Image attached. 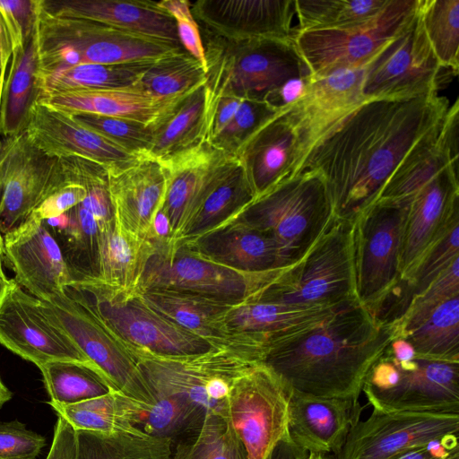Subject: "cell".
<instances>
[{
    "label": "cell",
    "instance_id": "obj_33",
    "mask_svg": "<svg viewBox=\"0 0 459 459\" xmlns=\"http://www.w3.org/2000/svg\"><path fill=\"white\" fill-rule=\"evenodd\" d=\"M255 199L253 188L237 159L210 188L169 245H192L205 235L238 219Z\"/></svg>",
    "mask_w": 459,
    "mask_h": 459
},
{
    "label": "cell",
    "instance_id": "obj_48",
    "mask_svg": "<svg viewBox=\"0 0 459 459\" xmlns=\"http://www.w3.org/2000/svg\"><path fill=\"white\" fill-rule=\"evenodd\" d=\"M117 393L84 400L72 404H49L75 430L102 434L126 432L145 434L132 427L122 416Z\"/></svg>",
    "mask_w": 459,
    "mask_h": 459
},
{
    "label": "cell",
    "instance_id": "obj_53",
    "mask_svg": "<svg viewBox=\"0 0 459 459\" xmlns=\"http://www.w3.org/2000/svg\"><path fill=\"white\" fill-rule=\"evenodd\" d=\"M45 446V437L25 424L0 422V459H36Z\"/></svg>",
    "mask_w": 459,
    "mask_h": 459
},
{
    "label": "cell",
    "instance_id": "obj_58",
    "mask_svg": "<svg viewBox=\"0 0 459 459\" xmlns=\"http://www.w3.org/2000/svg\"><path fill=\"white\" fill-rule=\"evenodd\" d=\"M459 435H450L406 451L393 459H444L459 448Z\"/></svg>",
    "mask_w": 459,
    "mask_h": 459
},
{
    "label": "cell",
    "instance_id": "obj_43",
    "mask_svg": "<svg viewBox=\"0 0 459 459\" xmlns=\"http://www.w3.org/2000/svg\"><path fill=\"white\" fill-rule=\"evenodd\" d=\"M458 257L459 215H456L402 276L401 283L396 289L401 290V318L411 299L422 293Z\"/></svg>",
    "mask_w": 459,
    "mask_h": 459
},
{
    "label": "cell",
    "instance_id": "obj_26",
    "mask_svg": "<svg viewBox=\"0 0 459 459\" xmlns=\"http://www.w3.org/2000/svg\"><path fill=\"white\" fill-rule=\"evenodd\" d=\"M301 153L298 128L289 113L281 110L250 135L235 156L256 199L294 173Z\"/></svg>",
    "mask_w": 459,
    "mask_h": 459
},
{
    "label": "cell",
    "instance_id": "obj_45",
    "mask_svg": "<svg viewBox=\"0 0 459 459\" xmlns=\"http://www.w3.org/2000/svg\"><path fill=\"white\" fill-rule=\"evenodd\" d=\"M390 0H295L297 32L338 29L364 22L377 15Z\"/></svg>",
    "mask_w": 459,
    "mask_h": 459
},
{
    "label": "cell",
    "instance_id": "obj_56",
    "mask_svg": "<svg viewBox=\"0 0 459 459\" xmlns=\"http://www.w3.org/2000/svg\"><path fill=\"white\" fill-rule=\"evenodd\" d=\"M46 459H76V431L58 416L53 442Z\"/></svg>",
    "mask_w": 459,
    "mask_h": 459
},
{
    "label": "cell",
    "instance_id": "obj_41",
    "mask_svg": "<svg viewBox=\"0 0 459 459\" xmlns=\"http://www.w3.org/2000/svg\"><path fill=\"white\" fill-rule=\"evenodd\" d=\"M402 338L418 357L459 362V296L440 304Z\"/></svg>",
    "mask_w": 459,
    "mask_h": 459
},
{
    "label": "cell",
    "instance_id": "obj_36",
    "mask_svg": "<svg viewBox=\"0 0 459 459\" xmlns=\"http://www.w3.org/2000/svg\"><path fill=\"white\" fill-rule=\"evenodd\" d=\"M36 20L25 45L10 61L0 91V137L24 132L30 112L39 98L38 85Z\"/></svg>",
    "mask_w": 459,
    "mask_h": 459
},
{
    "label": "cell",
    "instance_id": "obj_51",
    "mask_svg": "<svg viewBox=\"0 0 459 459\" xmlns=\"http://www.w3.org/2000/svg\"><path fill=\"white\" fill-rule=\"evenodd\" d=\"M456 296H459V257L450 264L422 293L411 299L405 313L396 323L397 337H402L417 327L437 307Z\"/></svg>",
    "mask_w": 459,
    "mask_h": 459
},
{
    "label": "cell",
    "instance_id": "obj_11",
    "mask_svg": "<svg viewBox=\"0 0 459 459\" xmlns=\"http://www.w3.org/2000/svg\"><path fill=\"white\" fill-rule=\"evenodd\" d=\"M153 244L136 292L174 290L244 302L254 300L283 270L246 273L212 262L187 246Z\"/></svg>",
    "mask_w": 459,
    "mask_h": 459
},
{
    "label": "cell",
    "instance_id": "obj_23",
    "mask_svg": "<svg viewBox=\"0 0 459 459\" xmlns=\"http://www.w3.org/2000/svg\"><path fill=\"white\" fill-rule=\"evenodd\" d=\"M363 76L364 67L336 69L311 76L305 94L282 109L289 113L298 128L301 159L318 138L366 101L362 93Z\"/></svg>",
    "mask_w": 459,
    "mask_h": 459
},
{
    "label": "cell",
    "instance_id": "obj_7",
    "mask_svg": "<svg viewBox=\"0 0 459 459\" xmlns=\"http://www.w3.org/2000/svg\"><path fill=\"white\" fill-rule=\"evenodd\" d=\"M240 217L274 239L289 267L308 252L335 214L324 178L305 170L255 199Z\"/></svg>",
    "mask_w": 459,
    "mask_h": 459
},
{
    "label": "cell",
    "instance_id": "obj_21",
    "mask_svg": "<svg viewBox=\"0 0 459 459\" xmlns=\"http://www.w3.org/2000/svg\"><path fill=\"white\" fill-rule=\"evenodd\" d=\"M26 132L38 148L51 156H79L108 172L124 169L141 159L81 125L71 114L42 102L33 106Z\"/></svg>",
    "mask_w": 459,
    "mask_h": 459
},
{
    "label": "cell",
    "instance_id": "obj_4",
    "mask_svg": "<svg viewBox=\"0 0 459 459\" xmlns=\"http://www.w3.org/2000/svg\"><path fill=\"white\" fill-rule=\"evenodd\" d=\"M36 35L38 78L82 64L157 60L183 48L101 22L52 15L40 7L39 0Z\"/></svg>",
    "mask_w": 459,
    "mask_h": 459
},
{
    "label": "cell",
    "instance_id": "obj_31",
    "mask_svg": "<svg viewBox=\"0 0 459 459\" xmlns=\"http://www.w3.org/2000/svg\"><path fill=\"white\" fill-rule=\"evenodd\" d=\"M459 101L443 121L421 138L390 177L377 200L410 201L428 181L459 156Z\"/></svg>",
    "mask_w": 459,
    "mask_h": 459
},
{
    "label": "cell",
    "instance_id": "obj_30",
    "mask_svg": "<svg viewBox=\"0 0 459 459\" xmlns=\"http://www.w3.org/2000/svg\"><path fill=\"white\" fill-rule=\"evenodd\" d=\"M186 96L158 97L133 85L107 90L52 92L41 96L38 102L69 114L91 113L115 117L155 127L166 119Z\"/></svg>",
    "mask_w": 459,
    "mask_h": 459
},
{
    "label": "cell",
    "instance_id": "obj_32",
    "mask_svg": "<svg viewBox=\"0 0 459 459\" xmlns=\"http://www.w3.org/2000/svg\"><path fill=\"white\" fill-rule=\"evenodd\" d=\"M184 246L212 262L241 272L265 273L287 268L274 239L241 217L192 245Z\"/></svg>",
    "mask_w": 459,
    "mask_h": 459
},
{
    "label": "cell",
    "instance_id": "obj_50",
    "mask_svg": "<svg viewBox=\"0 0 459 459\" xmlns=\"http://www.w3.org/2000/svg\"><path fill=\"white\" fill-rule=\"evenodd\" d=\"M81 125L140 158L148 156L153 140V127L137 121L91 113H74Z\"/></svg>",
    "mask_w": 459,
    "mask_h": 459
},
{
    "label": "cell",
    "instance_id": "obj_28",
    "mask_svg": "<svg viewBox=\"0 0 459 459\" xmlns=\"http://www.w3.org/2000/svg\"><path fill=\"white\" fill-rule=\"evenodd\" d=\"M47 13L91 20L182 47L172 16L158 2L136 0H39Z\"/></svg>",
    "mask_w": 459,
    "mask_h": 459
},
{
    "label": "cell",
    "instance_id": "obj_34",
    "mask_svg": "<svg viewBox=\"0 0 459 459\" xmlns=\"http://www.w3.org/2000/svg\"><path fill=\"white\" fill-rule=\"evenodd\" d=\"M339 307H299L248 300L239 303L230 312L227 325L232 333H247L259 338L269 350L277 342L318 324Z\"/></svg>",
    "mask_w": 459,
    "mask_h": 459
},
{
    "label": "cell",
    "instance_id": "obj_16",
    "mask_svg": "<svg viewBox=\"0 0 459 459\" xmlns=\"http://www.w3.org/2000/svg\"><path fill=\"white\" fill-rule=\"evenodd\" d=\"M442 69L418 10L411 22L364 66L362 93L368 100L437 92Z\"/></svg>",
    "mask_w": 459,
    "mask_h": 459
},
{
    "label": "cell",
    "instance_id": "obj_38",
    "mask_svg": "<svg viewBox=\"0 0 459 459\" xmlns=\"http://www.w3.org/2000/svg\"><path fill=\"white\" fill-rule=\"evenodd\" d=\"M119 409L124 419L143 433L160 437L173 435L202 422L204 414L185 400L155 394V400L143 403L120 393L117 394Z\"/></svg>",
    "mask_w": 459,
    "mask_h": 459
},
{
    "label": "cell",
    "instance_id": "obj_25",
    "mask_svg": "<svg viewBox=\"0 0 459 459\" xmlns=\"http://www.w3.org/2000/svg\"><path fill=\"white\" fill-rule=\"evenodd\" d=\"M208 143L160 163L167 187L161 209L172 226L169 243L187 222L204 196L236 161Z\"/></svg>",
    "mask_w": 459,
    "mask_h": 459
},
{
    "label": "cell",
    "instance_id": "obj_60",
    "mask_svg": "<svg viewBox=\"0 0 459 459\" xmlns=\"http://www.w3.org/2000/svg\"><path fill=\"white\" fill-rule=\"evenodd\" d=\"M3 262H4V237L0 231V291L5 286L8 281V278L5 276V273L3 269Z\"/></svg>",
    "mask_w": 459,
    "mask_h": 459
},
{
    "label": "cell",
    "instance_id": "obj_22",
    "mask_svg": "<svg viewBox=\"0 0 459 459\" xmlns=\"http://www.w3.org/2000/svg\"><path fill=\"white\" fill-rule=\"evenodd\" d=\"M191 12L203 30L231 40L293 39L295 0H198Z\"/></svg>",
    "mask_w": 459,
    "mask_h": 459
},
{
    "label": "cell",
    "instance_id": "obj_6",
    "mask_svg": "<svg viewBox=\"0 0 459 459\" xmlns=\"http://www.w3.org/2000/svg\"><path fill=\"white\" fill-rule=\"evenodd\" d=\"M352 230V221L335 216L308 252L254 300L299 307H336L358 300Z\"/></svg>",
    "mask_w": 459,
    "mask_h": 459
},
{
    "label": "cell",
    "instance_id": "obj_1",
    "mask_svg": "<svg viewBox=\"0 0 459 459\" xmlns=\"http://www.w3.org/2000/svg\"><path fill=\"white\" fill-rule=\"evenodd\" d=\"M449 107L437 92L366 100L310 146L293 174L318 172L335 216L353 221L377 200L404 157L443 121Z\"/></svg>",
    "mask_w": 459,
    "mask_h": 459
},
{
    "label": "cell",
    "instance_id": "obj_44",
    "mask_svg": "<svg viewBox=\"0 0 459 459\" xmlns=\"http://www.w3.org/2000/svg\"><path fill=\"white\" fill-rule=\"evenodd\" d=\"M206 67L184 48L156 61L135 84L158 97L190 94L205 82Z\"/></svg>",
    "mask_w": 459,
    "mask_h": 459
},
{
    "label": "cell",
    "instance_id": "obj_46",
    "mask_svg": "<svg viewBox=\"0 0 459 459\" xmlns=\"http://www.w3.org/2000/svg\"><path fill=\"white\" fill-rule=\"evenodd\" d=\"M426 37L443 68L459 70V0H420Z\"/></svg>",
    "mask_w": 459,
    "mask_h": 459
},
{
    "label": "cell",
    "instance_id": "obj_42",
    "mask_svg": "<svg viewBox=\"0 0 459 459\" xmlns=\"http://www.w3.org/2000/svg\"><path fill=\"white\" fill-rule=\"evenodd\" d=\"M39 370L51 403L72 404L117 392L94 366L74 361H53Z\"/></svg>",
    "mask_w": 459,
    "mask_h": 459
},
{
    "label": "cell",
    "instance_id": "obj_15",
    "mask_svg": "<svg viewBox=\"0 0 459 459\" xmlns=\"http://www.w3.org/2000/svg\"><path fill=\"white\" fill-rule=\"evenodd\" d=\"M46 314L101 371L114 389L129 398L151 403L155 394L125 343L65 290L42 301Z\"/></svg>",
    "mask_w": 459,
    "mask_h": 459
},
{
    "label": "cell",
    "instance_id": "obj_17",
    "mask_svg": "<svg viewBox=\"0 0 459 459\" xmlns=\"http://www.w3.org/2000/svg\"><path fill=\"white\" fill-rule=\"evenodd\" d=\"M0 344L38 368L60 360L96 367L14 279L0 291Z\"/></svg>",
    "mask_w": 459,
    "mask_h": 459
},
{
    "label": "cell",
    "instance_id": "obj_55",
    "mask_svg": "<svg viewBox=\"0 0 459 459\" xmlns=\"http://www.w3.org/2000/svg\"><path fill=\"white\" fill-rule=\"evenodd\" d=\"M86 189L80 184L69 183L48 195L31 213V217L45 221L67 212L86 197Z\"/></svg>",
    "mask_w": 459,
    "mask_h": 459
},
{
    "label": "cell",
    "instance_id": "obj_39",
    "mask_svg": "<svg viewBox=\"0 0 459 459\" xmlns=\"http://www.w3.org/2000/svg\"><path fill=\"white\" fill-rule=\"evenodd\" d=\"M154 61L113 65L82 64L59 70L38 78L39 98L59 91L130 87L139 82Z\"/></svg>",
    "mask_w": 459,
    "mask_h": 459
},
{
    "label": "cell",
    "instance_id": "obj_63",
    "mask_svg": "<svg viewBox=\"0 0 459 459\" xmlns=\"http://www.w3.org/2000/svg\"><path fill=\"white\" fill-rule=\"evenodd\" d=\"M444 459H459V448L453 451L449 455Z\"/></svg>",
    "mask_w": 459,
    "mask_h": 459
},
{
    "label": "cell",
    "instance_id": "obj_35",
    "mask_svg": "<svg viewBox=\"0 0 459 459\" xmlns=\"http://www.w3.org/2000/svg\"><path fill=\"white\" fill-rule=\"evenodd\" d=\"M153 249L152 241L130 233L113 219L100 226L95 278L110 288L136 292Z\"/></svg>",
    "mask_w": 459,
    "mask_h": 459
},
{
    "label": "cell",
    "instance_id": "obj_10",
    "mask_svg": "<svg viewBox=\"0 0 459 459\" xmlns=\"http://www.w3.org/2000/svg\"><path fill=\"white\" fill-rule=\"evenodd\" d=\"M410 201L379 199L352 221L356 298L374 316L401 283Z\"/></svg>",
    "mask_w": 459,
    "mask_h": 459
},
{
    "label": "cell",
    "instance_id": "obj_54",
    "mask_svg": "<svg viewBox=\"0 0 459 459\" xmlns=\"http://www.w3.org/2000/svg\"><path fill=\"white\" fill-rule=\"evenodd\" d=\"M159 5L176 22L182 48L206 67L202 34L186 0H162Z\"/></svg>",
    "mask_w": 459,
    "mask_h": 459
},
{
    "label": "cell",
    "instance_id": "obj_20",
    "mask_svg": "<svg viewBox=\"0 0 459 459\" xmlns=\"http://www.w3.org/2000/svg\"><path fill=\"white\" fill-rule=\"evenodd\" d=\"M136 293L150 307L213 346L243 350L264 359L267 347L263 341L228 328L230 312L242 302L174 290Z\"/></svg>",
    "mask_w": 459,
    "mask_h": 459
},
{
    "label": "cell",
    "instance_id": "obj_13",
    "mask_svg": "<svg viewBox=\"0 0 459 459\" xmlns=\"http://www.w3.org/2000/svg\"><path fill=\"white\" fill-rule=\"evenodd\" d=\"M72 183L62 158L38 148L26 130L0 137V231L23 223L51 194Z\"/></svg>",
    "mask_w": 459,
    "mask_h": 459
},
{
    "label": "cell",
    "instance_id": "obj_47",
    "mask_svg": "<svg viewBox=\"0 0 459 459\" xmlns=\"http://www.w3.org/2000/svg\"><path fill=\"white\" fill-rule=\"evenodd\" d=\"M171 459H248L247 450L230 421L206 412L195 437L180 442Z\"/></svg>",
    "mask_w": 459,
    "mask_h": 459
},
{
    "label": "cell",
    "instance_id": "obj_3",
    "mask_svg": "<svg viewBox=\"0 0 459 459\" xmlns=\"http://www.w3.org/2000/svg\"><path fill=\"white\" fill-rule=\"evenodd\" d=\"M203 44L206 106L222 96L264 101L288 80L311 75L294 38L231 40L204 30Z\"/></svg>",
    "mask_w": 459,
    "mask_h": 459
},
{
    "label": "cell",
    "instance_id": "obj_14",
    "mask_svg": "<svg viewBox=\"0 0 459 459\" xmlns=\"http://www.w3.org/2000/svg\"><path fill=\"white\" fill-rule=\"evenodd\" d=\"M225 418L243 443L248 459H268L289 437L288 390L263 362L233 383Z\"/></svg>",
    "mask_w": 459,
    "mask_h": 459
},
{
    "label": "cell",
    "instance_id": "obj_19",
    "mask_svg": "<svg viewBox=\"0 0 459 459\" xmlns=\"http://www.w3.org/2000/svg\"><path fill=\"white\" fill-rule=\"evenodd\" d=\"M3 237L4 260L15 281L33 297L48 301L72 281L60 246L44 221L30 216Z\"/></svg>",
    "mask_w": 459,
    "mask_h": 459
},
{
    "label": "cell",
    "instance_id": "obj_18",
    "mask_svg": "<svg viewBox=\"0 0 459 459\" xmlns=\"http://www.w3.org/2000/svg\"><path fill=\"white\" fill-rule=\"evenodd\" d=\"M450 435H459V414L373 410L351 428L334 458L393 459Z\"/></svg>",
    "mask_w": 459,
    "mask_h": 459
},
{
    "label": "cell",
    "instance_id": "obj_61",
    "mask_svg": "<svg viewBox=\"0 0 459 459\" xmlns=\"http://www.w3.org/2000/svg\"><path fill=\"white\" fill-rule=\"evenodd\" d=\"M12 392L4 385L0 378V408L12 398Z\"/></svg>",
    "mask_w": 459,
    "mask_h": 459
},
{
    "label": "cell",
    "instance_id": "obj_8",
    "mask_svg": "<svg viewBox=\"0 0 459 459\" xmlns=\"http://www.w3.org/2000/svg\"><path fill=\"white\" fill-rule=\"evenodd\" d=\"M65 290L127 345L169 356L215 347L150 307L136 292L110 288L96 278L73 281Z\"/></svg>",
    "mask_w": 459,
    "mask_h": 459
},
{
    "label": "cell",
    "instance_id": "obj_24",
    "mask_svg": "<svg viewBox=\"0 0 459 459\" xmlns=\"http://www.w3.org/2000/svg\"><path fill=\"white\" fill-rule=\"evenodd\" d=\"M362 411L359 401L288 390L289 437L308 454L336 455L351 428L360 420Z\"/></svg>",
    "mask_w": 459,
    "mask_h": 459
},
{
    "label": "cell",
    "instance_id": "obj_9",
    "mask_svg": "<svg viewBox=\"0 0 459 459\" xmlns=\"http://www.w3.org/2000/svg\"><path fill=\"white\" fill-rule=\"evenodd\" d=\"M362 392L373 410L459 414V362L415 356L395 359L386 349Z\"/></svg>",
    "mask_w": 459,
    "mask_h": 459
},
{
    "label": "cell",
    "instance_id": "obj_5",
    "mask_svg": "<svg viewBox=\"0 0 459 459\" xmlns=\"http://www.w3.org/2000/svg\"><path fill=\"white\" fill-rule=\"evenodd\" d=\"M154 394L175 396L202 414L225 418L235 380L261 359L231 347H214L191 355L169 356L126 344Z\"/></svg>",
    "mask_w": 459,
    "mask_h": 459
},
{
    "label": "cell",
    "instance_id": "obj_52",
    "mask_svg": "<svg viewBox=\"0 0 459 459\" xmlns=\"http://www.w3.org/2000/svg\"><path fill=\"white\" fill-rule=\"evenodd\" d=\"M280 111L264 100L244 99L230 121L209 144L235 156L244 142Z\"/></svg>",
    "mask_w": 459,
    "mask_h": 459
},
{
    "label": "cell",
    "instance_id": "obj_12",
    "mask_svg": "<svg viewBox=\"0 0 459 459\" xmlns=\"http://www.w3.org/2000/svg\"><path fill=\"white\" fill-rule=\"evenodd\" d=\"M420 0H390L375 17L352 26L297 32L295 44L312 76L364 67L417 14Z\"/></svg>",
    "mask_w": 459,
    "mask_h": 459
},
{
    "label": "cell",
    "instance_id": "obj_40",
    "mask_svg": "<svg viewBox=\"0 0 459 459\" xmlns=\"http://www.w3.org/2000/svg\"><path fill=\"white\" fill-rule=\"evenodd\" d=\"M76 431V459H171L172 438Z\"/></svg>",
    "mask_w": 459,
    "mask_h": 459
},
{
    "label": "cell",
    "instance_id": "obj_2",
    "mask_svg": "<svg viewBox=\"0 0 459 459\" xmlns=\"http://www.w3.org/2000/svg\"><path fill=\"white\" fill-rule=\"evenodd\" d=\"M397 336L396 323L353 300L273 345L262 362L288 390L359 401L368 372Z\"/></svg>",
    "mask_w": 459,
    "mask_h": 459
},
{
    "label": "cell",
    "instance_id": "obj_62",
    "mask_svg": "<svg viewBox=\"0 0 459 459\" xmlns=\"http://www.w3.org/2000/svg\"><path fill=\"white\" fill-rule=\"evenodd\" d=\"M307 459H333L328 455L323 454H308Z\"/></svg>",
    "mask_w": 459,
    "mask_h": 459
},
{
    "label": "cell",
    "instance_id": "obj_27",
    "mask_svg": "<svg viewBox=\"0 0 459 459\" xmlns=\"http://www.w3.org/2000/svg\"><path fill=\"white\" fill-rule=\"evenodd\" d=\"M456 215H459L458 162L443 169L410 201L401 253L402 276Z\"/></svg>",
    "mask_w": 459,
    "mask_h": 459
},
{
    "label": "cell",
    "instance_id": "obj_57",
    "mask_svg": "<svg viewBox=\"0 0 459 459\" xmlns=\"http://www.w3.org/2000/svg\"><path fill=\"white\" fill-rule=\"evenodd\" d=\"M311 76L288 80L267 95L264 101L277 110H282L297 102L306 92Z\"/></svg>",
    "mask_w": 459,
    "mask_h": 459
},
{
    "label": "cell",
    "instance_id": "obj_59",
    "mask_svg": "<svg viewBox=\"0 0 459 459\" xmlns=\"http://www.w3.org/2000/svg\"><path fill=\"white\" fill-rule=\"evenodd\" d=\"M307 452L286 438L277 445L268 459H307Z\"/></svg>",
    "mask_w": 459,
    "mask_h": 459
},
{
    "label": "cell",
    "instance_id": "obj_49",
    "mask_svg": "<svg viewBox=\"0 0 459 459\" xmlns=\"http://www.w3.org/2000/svg\"><path fill=\"white\" fill-rule=\"evenodd\" d=\"M36 13L37 0H0V91L12 56L34 28Z\"/></svg>",
    "mask_w": 459,
    "mask_h": 459
},
{
    "label": "cell",
    "instance_id": "obj_37",
    "mask_svg": "<svg viewBox=\"0 0 459 459\" xmlns=\"http://www.w3.org/2000/svg\"><path fill=\"white\" fill-rule=\"evenodd\" d=\"M205 131L206 92L204 83L153 127L152 144L147 157L162 163L187 152L206 143Z\"/></svg>",
    "mask_w": 459,
    "mask_h": 459
},
{
    "label": "cell",
    "instance_id": "obj_29",
    "mask_svg": "<svg viewBox=\"0 0 459 459\" xmlns=\"http://www.w3.org/2000/svg\"><path fill=\"white\" fill-rule=\"evenodd\" d=\"M166 187L164 168L148 157L124 169L108 172L115 221L130 233L151 240L153 219L162 206Z\"/></svg>",
    "mask_w": 459,
    "mask_h": 459
}]
</instances>
